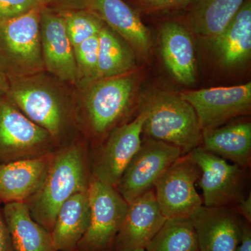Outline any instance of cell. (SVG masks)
Segmentation results:
<instances>
[{"instance_id":"1","label":"cell","mask_w":251,"mask_h":251,"mask_svg":"<svg viewBox=\"0 0 251 251\" xmlns=\"http://www.w3.org/2000/svg\"><path fill=\"white\" fill-rule=\"evenodd\" d=\"M140 110L146 112L144 139L163 142L187 154L202 144V130L192 105L180 94L154 90L144 99Z\"/></svg>"},{"instance_id":"2","label":"cell","mask_w":251,"mask_h":251,"mask_svg":"<svg viewBox=\"0 0 251 251\" xmlns=\"http://www.w3.org/2000/svg\"><path fill=\"white\" fill-rule=\"evenodd\" d=\"M6 97L52 139L62 133L70 113L69 94L64 82L46 72L9 79Z\"/></svg>"},{"instance_id":"3","label":"cell","mask_w":251,"mask_h":251,"mask_svg":"<svg viewBox=\"0 0 251 251\" xmlns=\"http://www.w3.org/2000/svg\"><path fill=\"white\" fill-rule=\"evenodd\" d=\"M89 183L80 147L64 149L53 155L44 184L27 203L31 217L51 232L62 204L75 193L87 191Z\"/></svg>"},{"instance_id":"4","label":"cell","mask_w":251,"mask_h":251,"mask_svg":"<svg viewBox=\"0 0 251 251\" xmlns=\"http://www.w3.org/2000/svg\"><path fill=\"white\" fill-rule=\"evenodd\" d=\"M40 10L0 22V72L8 79L45 72L41 45Z\"/></svg>"},{"instance_id":"5","label":"cell","mask_w":251,"mask_h":251,"mask_svg":"<svg viewBox=\"0 0 251 251\" xmlns=\"http://www.w3.org/2000/svg\"><path fill=\"white\" fill-rule=\"evenodd\" d=\"M138 81L130 74L99 79L80 89L89 126L97 136L109 133L130 111Z\"/></svg>"},{"instance_id":"6","label":"cell","mask_w":251,"mask_h":251,"mask_svg":"<svg viewBox=\"0 0 251 251\" xmlns=\"http://www.w3.org/2000/svg\"><path fill=\"white\" fill-rule=\"evenodd\" d=\"M90 222L77 244V251H112L128 203L115 186L94 179L89 183Z\"/></svg>"},{"instance_id":"7","label":"cell","mask_w":251,"mask_h":251,"mask_svg":"<svg viewBox=\"0 0 251 251\" xmlns=\"http://www.w3.org/2000/svg\"><path fill=\"white\" fill-rule=\"evenodd\" d=\"M52 138L6 96L0 97V159L11 162L48 153Z\"/></svg>"},{"instance_id":"8","label":"cell","mask_w":251,"mask_h":251,"mask_svg":"<svg viewBox=\"0 0 251 251\" xmlns=\"http://www.w3.org/2000/svg\"><path fill=\"white\" fill-rule=\"evenodd\" d=\"M201 170L189 153L176 160L157 181L155 196L162 214L169 219H189L203 204L196 188Z\"/></svg>"},{"instance_id":"9","label":"cell","mask_w":251,"mask_h":251,"mask_svg":"<svg viewBox=\"0 0 251 251\" xmlns=\"http://www.w3.org/2000/svg\"><path fill=\"white\" fill-rule=\"evenodd\" d=\"M182 155L179 148L169 144L143 139L140 150L115 188L130 204L145 193L153 191L161 175Z\"/></svg>"},{"instance_id":"10","label":"cell","mask_w":251,"mask_h":251,"mask_svg":"<svg viewBox=\"0 0 251 251\" xmlns=\"http://www.w3.org/2000/svg\"><path fill=\"white\" fill-rule=\"evenodd\" d=\"M188 153L201 170L198 184L202 190L203 205L229 207L245 197L243 168L201 146Z\"/></svg>"},{"instance_id":"11","label":"cell","mask_w":251,"mask_h":251,"mask_svg":"<svg viewBox=\"0 0 251 251\" xmlns=\"http://www.w3.org/2000/svg\"><path fill=\"white\" fill-rule=\"evenodd\" d=\"M192 105L202 130L217 128L247 115L251 107V83L186 90L179 94Z\"/></svg>"},{"instance_id":"12","label":"cell","mask_w":251,"mask_h":251,"mask_svg":"<svg viewBox=\"0 0 251 251\" xmlns=\"http://www.w3.org/2000/svg\"><path fill=\"white\" fill-rule=\"evenodd\" d=\"M146 112L140 110L132 121L117 126L110 130L94 162V179L110 186H117L141 147Z\"/></svg>"},{"instance_id":"13","label":"cell","mask_w":251,"mask_h":251,"mask_svg":"<svg viewBox=\"0 0 251 251\" xmlns=\"http://www.w3.org/2000/svg\"><path fill=\"white\" fill-rule=\"evenodd\" d=\"M39 25L45 72L64 83L76 85L74 48L62 16L55 11L41 8Z\"/></svg>"},{"instance_id":"14","label":"cell","mask_w":251,"mask_h":251,"mask_svg":"<svg viewBox=\"0 0 251 251\" xmlns=\"http://www.w3.org/2000/svg\"><path fill=\"white\" fill-rule=\"evenodd\" d=\"M199 251H235L242 235L244 221L229 207L200 206L189 217Z\"/></svg>"},{"instance_id":"15","label":"cell","mask_w":251,"mask_h":251,"mask_svg":"<svg viewBox=\"0 0 251 251\" xmlns=\"http://www.w3.org/2000/svg\"><path fill=\"white\" fill-rule=\"evenodd\" d=\"M166 220L158 206L153 191L145 193L128 204L112 251L145 250Z\"/></svg>"},{"instance_id":"16","label":"cell","mask_w":251,"mask_h":251,"mask_svg":"<svg viewBox=\"0 0 251 251\" xmlns=\"http://www.w3.org/2000/svg\"><path fill=\"white\" fill-rule=\"evenodd\" d=\"M53 155L46 153L0 164V201L25 202L32 197L46 179Z\"/></svg>"},{"instance_id":"17","label":"cell","mask_w":251,"mask_h":251,"mask_svg":"<svg viewBox=\"0 0 251 251\" xmlns=\"http://www.w3.org/2000/svg\"><path fill=\"white\" fill-rule=\"evenodd\" d=\"M163 62L175 80L185 85L196 81L194 44L191 32L179 23H163L160 29Z\"/></svg>"},{"instance_id":"18","label":"cell","mask_w":251,"mask_h":251,"mask_svg":"<svg viewBox=\"0 0 251 251\" xmlns=\"http://www.w3.org/2000/svg\"><path fill=\"white\" fill-rule=\"evenodd\" d=\"M92 11L132 49L148 53L151 41L148 28L123 0H94Z\"/></svg>"},{"instance_id":"19","label":"cell","mask_w":251,"mask_h":251,"mask_svg":"<svg viewBox=\"0 0 251 251\" xmlns=\"http://www.w3.org/2000/svg\"><path fill=\"white\" fill-rule=\"evenodd\" d=\"M212 42L216 57L222 67L232 69L250 58L251 0H245L237 14Z\"/></svg>"},{"instance_id":"20","label":"cell","mask_w":251,"mask_h":251,"mask_svg":"<svg viewBox=\"0 0 251 251\" xmlns=\"http://www.w3.org/2000/svg\"><path fill=\"white\" fill-rule=\"evenodd\" d=\"M202 148L242 168H247L251 158V123L231 122L217 128L202 130Z\"/></svg>"},{"instance_id":"21","label":"cell","mask_w":251,"mask_h":251,"mask_svg":"<svg viewBox=\"0 0 251 251\" xmlns=\"http://www.w3.org/2000/svg\"><path fill=\"white\" fill-rule=\"evenodd\" d=\"M90 222V204L87 189L74 194L59 209L50 232L55 251H75Z\"/></svg>"},{"instance_id":"22","label":"cell","mask_w":251,"mask_h":251,"mask_svg":"<svg viewBox=\"0 0 251 251\" xmlns=\"http://www.w3.org/2000/svg\"><path fill=\"white\" fill-rule=\"evenodd\" d=\"M3 216L14 251H56L50 232L31 217L27 203H6Z\"/></svg>"},{"instance_id":"23","label":"cell","mask_w":251,"mask_h":251,"mask_svg":"<svg viewBox=\"0 0 251 251\" xmlns=\"http://www.w3.org/2000/svg\"><path fill=\"white\" fill-rule=\"evenodd\" d=\"M245 0H193L186 17L190 32L212 41L224 30Z\"/></svg>"},{"instance_id":"24","label":"cell","mask_w":251,"mask_h":251,"mask_svg":"<svg viewBox=\"0 0 251 251\" xmlns=\"http://www.w3.org/2000/svg\"><path fill=\"white\" fill-rule=\"evenodd\" d=\"M135 68V56L130 46L105 25L99 33L97 80L130 74Z\"/></svg>"},{"instance_id":"25","label":"cell","mask_w":251,"mask_h":251,"mask_svg":"<svg viewBox=\"0 0 251 251\" xmlns=\"http://www.w3.org/2000/svg\"><path fill=\"white\" fill-rule=\"evenodd\" d=\"M145 251H198L197 236L191 220L167 219Z\"/></svg>"},{"instance_id":"26","label":"cell","mask_w":251,"mask_h":251,"mask_svg":"<svg viewBox=\"0 0 251 251\" xmlns=\"http://www.w3.org/2000/svg\"><path fill=\"white\" fill-rule=\"evenodd\" d=\"M62 16L73 48L99 34L106 25L92 10H74L57 12Z\"/></svg>"},{"instance_id":"27","label":"cell","mask_w":251,"mask_h":251,"mask_svg":"<svg viewBox=\"0 0 251 251\" xmlns=\"http://www.w3.org/2000/svg\"><path fill=\"white\" fill-rule=\"evenodd\" d=\"M99 34L74 48L77 69L76 85L79 90L97 80Z\"/></svg>"},{"instance_id":"28","label":"cell","mask_w":251,"mask_h":251,"mask_svg":"<svg viewBox=\"0 0 251 251\" xmlns=\"http://www.w3.org/2000/svg\"><path fill=\"white\" fill-rule=\"evenodd\" d=\"M41 8L40 0H0V22L20 17Z\"/></svg>"},{"instance_id":"29","label":"cell","mask_w":251,"mask_h":251,"mask_svg":"<svg viewBox=\"0 0 251 251\" xmlns=\"http://www.w3.org/2000/svg\"><path fill=\"white\" fill-rule=\"evenodd\" d=\"M94 0H40L42 8L55 12L74 10H92Z\"/></svg>"},{"instance_id":"30","label":"cell","mask_w":251,"mask_h":251,"mask_svg":"<svg viewBox=\"0 0 251 251\" xmlns=\"http://www.w3.org/2000/svg\"><path fill=\"white\" fill-rule=\"evenodd\" d=\"M134 1L147 11H160L188 6L193 0H134Z\"/></svg>"},{"instance_id":"31","label":"cell","mask_w":251,"mask_h":251,"mask_svg":"<svg viewBox=\"0 0 251 251\" xmlns=\"http://www.w3.org/2000/svg\"><path fill=\"white\" fill-rule=\"evenodd\" d=\"M0 251H14L9 230L3 214L0 213Z\"/></svg>"},{"instance_id":"32","label":"cell","mask_w":251,"mask_h":251,"mask_svg":"<svg viewBox=\"0 0 251 251\" xmlns=\"http://www.w3.org/2000/svg\"><path fill=\"white\" fill-rule=\"evenodd\" d=\"M249 223L244 221L242 227V235L235 251H251V229Z\"/></svg>"},{"instance_id":"33","label":"cell","mask_w":251,"mask_h":251,"mask_svg":"<svg viewBox=\"0 0 251 251\" xmlns=\"http://www.w3.org/2000/svg\"><path fill=\"white\" fill-rule=\"evenodd\" d=\"M238 214L244 218L246 221L251 223V195L249 193L247 197H244L237 204Z\"/></svg>"},{"instance_id":"34","label":"cell","mask_w":251,"mask_h":251,"mask_svg":"<svg viewBox=\"0 0 251 251\" xmlns=\"http://www.w3.org/2000/svg\"><path fill=\"white\" fill-rule=\"evenodd\" d=\"M9 81L3 73L0 72V97L6 96L9 90Z\"/></svg>"},{"instance_id":"35","label":"cell","mask_w":251,"mask_h":251,"mask_svg":"<svg viewBox=\"0 0 251 251\" xmlns=\"http://www.w3.org/2000/svg\"><path fill=\"white\" fill-rule=\"evenodd\" d=\"M130 251H145V249H137V250Z\"/></svg>"},{"instance_id":"36","label":"cell","mask_w":251,"mask_h":251,"mask_svg":"<svg viewBox=\"0 0 251 251\" xmlns=\"http://www.w3.org/2000/svg\"></svg>"}]
</instances>
